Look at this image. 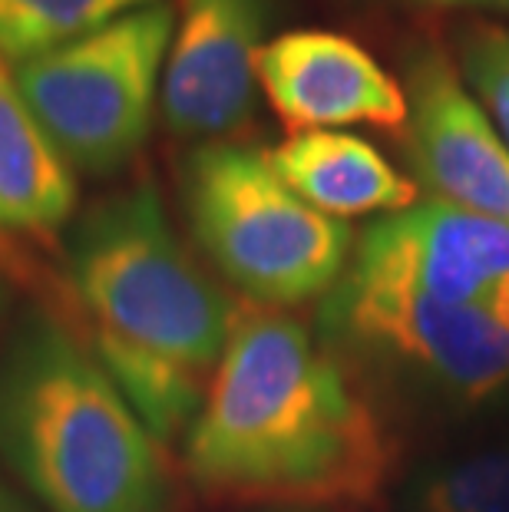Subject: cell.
Masks as SVG:
<instances>
[{
    "label": "cell",
    "mask_w": 509,
    "mask_h": 512,
    "mask_svg": "<svg viewBox=\"0 0 509 512\" xmlns=\"http://www.w3.org/2000/svg\"><path fill=\"white\" fill-rule=\"evenodd\" d=\"M0 512H27V509L20 506V499L14 493H7V489L0 486Z\"/></svg>",
    "instance_id": "cell-17"
},
{
    "label": "cell",
    "mask_w": 509,
    "mask_h": 512,
    "mask_svg": "<svg viewBox=\"0 0 509 512\" xmlns=\"http://www.w3.org/2000/svg\"><path fill=\"white\" fill-rule=\"evenodd\" d=\"M4 291H7V281L0 278V308H4Z\"/></svg>",
    "instance_id": "cell-18"
},
{
    "label": "cell",
    "mask_w": 509,
    "mask_h": 512,
    "mask_svg": "<svg viewBox=\"0 0 509 512\" xmlns=\"http://www.w3.org/2000/svg\"><path fill=\"white\" fill-rule=\"evenodd\" d=\"M0 460L47 512H166L159 443L53 311H30L0 357Z\"/></svg>",
    "instance_id": "cell-3"
},
{
    "label": "cell",
    "mask_w": 509,
    "mask_h": 512,
    "mask_svg": "<svg viewBox=\"0 0 509 512\" xmlns=\"http://www.w3.org/2000/svg\"><path fill=\"white\" fill-rule=\"evenodd\" d=\"M460 76L509 146V30L470 27L460 40Z\"/></svg>",
    "instance_id": "cell-15"
},
{
    "label": "cell",
    "mask_w": 509,
    "mask_h": 512,
    "mask_svg": "<svg viewBox=\"0 0 509 512\" xmlns=\"http://www.w3.org/2000/svg\"><path fill=\"white\" fill-rule=\"evenodd\" d=\"M407 512H509V440L467 446L420 470Z\"/></svg>",
    "instance_id": "cell-14"
},
{
    "label": "cell",
    "mask_w": 509,
    "mask_h": 512,
    "mask_svg": "<svg viewBox=\"0 0 509 512\" xmlns=\"http://www.w3.org/2000/svg\"><path fill=\"white\" fill-rule=\"evenodd\" d=\"M321 301V341L331 351L354 347L463 403L506 387L509 285L490 298L447 304L344 271Z\"/></svg>",
    "instance_id": "cell-6"
},
{
    "label": "cell",
    "mask_w": 509,
    "mask_h": 512,
    "mask_svg": "<svg viewBox=\"0 0 509 512\" xmlns=\"http://www.w3.org/2000/svg\"><path fill=\"white\" fill-rule=\"evenodd\" d=\"M258 86L291 133L407 126V93L361 43L334 30H285L258 53Z\"/></svg>",
    "instance_id": "cell-10"
},
{
    "label": "cell",
    "mask_w": 509,
    "mask_h": 512,
    "mask_svg": "<svg viewBox=\"0 0 509 512\" xmlns=\"http://www.w3.org/2000/svg\"><path fill=\"white\" fill-rule=\"evenodd\" d=\"M176 7L156 0L17 63L14 80L50 143L83 176H113L153 133Z\"/></svg>",
    "instance_id": "cell-5"
},
{
    "label": "cell",
    "mask_w": 509,
    "mask_h": 512,
    "mask_svg": "<svg viewBox=\"0 0 509 512\" xmlns=\"http://www.w3.org/2000/svg\"><path fill=\"white\" fill-rule=\"evenodd\" d=\"M506 387H509V380H506Z\"/></svg>",
    "instance_id": "cell-19"
},
{
    "label": "cell",
    "mask_w": 509,
    "mask_h": 512,
    "mask_svg": "<svg viewBox=\"0 0 509 512\" xmlns=\"http://www.w3.org/2000/svg\"><path fill=\"white\" fill-rule=\"evenodd\" d=\"M182 456L192 483L225 503L361 506L384 486L391 440L328 344L291 314L248 304Z\"/></svg>",
    "instance_id": "cell-1"
},
{
    "label": "cell",
    "mask_w": 509,
    "mask_h": 512,
    "mask_svg": "<svg viewBox=\"0 0 509 512\" xmlns=\"http://www.w3.org/2000/svg\"><path fill=\"white\" fill-rule=\"evenodd\" d=\"M77 209V176L17 90L0 60V232L47 238Z\"/></svg>",
    "instance_id": "cell-12"
},
{
    "label": "cell",
    "mask_w": 509,
    "mask_h": 512,
    "mask_svg": "<svg viewBox=\"0 0 509 512\" xmlns=\"http://www.w3.org/2000/svg\"><path fill=\"white\" fill-rule=\"evenodd\" d=\"M149 4L156 0H0V60L17 67Z\"/></svg>",
    "instance_id": "cell-13"
},
{
    "label": "cell",
    "mask_w": 509,
    "mask_h": 512,
    "mask_svg": "<svg viewBox=\"0 0 509 512\" xmlns=\"http://www.w3.org/2000/svg\"><path fill=\"white\" fill-rule=\"evenodd\" d=\"M67 314L156 443L186 437L238 308L172 228L156 185L106 195L63 248Z\"/></svg>",
    "instance_id": "cell-2"
},
{
    "label": "cell",
    "mask_w": 509,
    "mask_h": 512,
    "mask_svg": "<svg viewBox=\"0 0 509 512\" xmlns=\"http://www.w3.org/2000/svg\"><path fill=\"white\" fill-rule=\"evenodd\" d=\"M430 7H480V10H509V0H417Z\"/></svg>",
    "instance_id": "cell-16"
},
{
    "label": "cell",
    "mask_w": 509,
    "mask_h": 512,
    "mask_svg": "<svg viewBox=\"0 0 509 512\" xmlns=\"http://www.w3.org/2000/svg\"><path fill=\"white\" fill-rule=\"evenodd\" d=\"M272 14L275 0H182L159 93L172 136L225 143L252 119Z\"/></svg>",
    "instance_id": "cell-7"
},
{
    "label": "cell",
    "mask_w": 509,
    "mask_h": 512,
    "mask_svg": "<svg viewBox=\"0 0 509 512\" xmlns=\"http://www.w3.org/2000/svg\"><path fill=\"white\" fill-rule=\"evenodd\" d=\"M344 271L447 304H470L509 285V222L433 199L417 202L367 225L354 238Z\"/></svg>",
    "instance_id": "cell-9"
},
{
    "label": "cell",
    "mask_w": 509,
    "mask_h": 512,
    "mask_svg": "<svg viewBox=\"0 0 509 512\" xmlns=\"http://www.w3.org/2000/svg\"><path fill=\"white\" fill-rule=\"evenodd\" d=\"M179 192L202 255L255 308L328 298L351 261V228L311 209L258 149L196 146L182 159Z\"/></svg>",
    "instance_id": "cell-4"
},
{
    "label": "cell",
    "mask_w": 509,
    "mask_h": 512,
    "mask_svg": "<svg viewBox=\"0 0 509 512\" xmlns=\"http://www.w3.org/2000/svg\"><path fill=\"white\" fill-rule=\"evenodd\" d=\"M407 149L433 202L509 222V146L437 47L407 57Z\"/></svg>",
    "instance_id": "cell-8"
},
{
    "label": "cell",
    "mask_w": 509,
    "mask_h": 512,
    "mask_svg": "<svg viewBox=\"0 0 509 512\" xmlns=\"http://www.w3.org/2000/svg\"><path fill=\"white\" fill-rule=\"evenodd\" d=\"M265 156L288 189L328 219L394 215L417 205V185L354 133H291Z\"/></svg>",
    "instance_id": "cell-11"
}]
</instances>
